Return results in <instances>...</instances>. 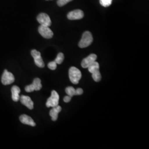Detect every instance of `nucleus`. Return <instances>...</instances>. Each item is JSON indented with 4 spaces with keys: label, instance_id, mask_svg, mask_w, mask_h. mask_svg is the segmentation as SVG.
Instances as JSON below:
<instances>
[{
    "label": "nucleus",
    "instance_id": "1",
    "mask_svg": "<svg viewBox=\"0 0 149 149\" xmlns=\"http://www.w3.org/2000/svg\"><path fill=\"white\" fill-rule=\"evenodd\" d=\"M93 37L91 32L86 31L82 34V37L79 43V46L81 48H85L90 46L93 42Z\"/></svg>",
    "mask_w": 149,
    "mask_h": 149
},
{
    "label": "nucleus",
    "instance_id": "2",
    "mask_svg": "<svg viewBox=\"0 0 149 149\" xmlns=\"http://www.w3.org/2000/svg\"><path fill=\"white\" fill-rule=\"evenodd\" d=\"M69 76L71 82L74 84H78L81 79L82 74L79 69L75 67H71L69 71Z\"/></svg>",
    "mask_w": 149,
    "mask_h": 149
},
{
    "label": "nucleus",
    "instance_id": "3",
    "mask_svg": "<svg viewBox=\"0 0 149 149\" xmlns=\"http://www.w3.org/2000/svg\"><path fill=\"white\" fill-rule=\"evenodd\" d=\"M59 94L55 91H52L51 96L49 98L46 103L47 107H54L59 105Z\"/></svg>",
    "mask_w": 149,
    "mask_h": 149
},
{
    "label": "nucleus",
    "instance_id": "4",
    "mask_svg": "<svg viewBox=\"0 0 149 149\" xmlns=\"http://www.w3.org/2000/svg\"><path fill=\"white\" fill-rule=\"evenodd\" d=\"M14 81V75L10 72L8 71L7 70H5L1 77V82L2 84L4 85H8L13 83Z\"/></svg>",
    "mask_w": 149,
    "mask_h": 149
},
{
    "label": "nucleus",
    "instance_id": "5",
    "mask_svg": "<svg viewBox=\"0 0 149 149\" xmlns=\"http://www.w3.org/2000/svg\"><path fill=\"white\" fill-rule=\"evenodd\" d=\"M31 55L32 57L34 58L35 64L38 67L40 68H43L44 67L45 64L41 56V54L39 52H38L37 50L33 49L31 51Z\"/></svg>",
    "mask_w": 149,
    "mask_h": 149
},
{
    "label": "nucleus",
    "instance_id": "6",
    "mask_svg": "<svg viewBox=\"0 0 149 149\" xmlns=\"http://www.w3.org/2000/svg\"><path fill=\"white\" fill-rule=\"evenodd\" d=\"M42 87L41 80L39 78H36L33 80L32 84L27 86L25 87V91L27 92H32L34 91H39Z\"/></svg>",
    "mask_w": 149,
    "mask_h": 149
},
{
    "label": "nucleus",
    "instance_id": "7",
    "mask_svg": "<svg viewBox=\"0 0 149 149\" xmlns=\"http://www.w3.org/2000/svg\"><path fill=\"white\" fill-rule=\"evenodd\" d=\"M38 32L43 38L46 39H50L53 37V32L48 26L40 25L38 28Z\"/></svg>",
    "mask_w": 149,
    "mask_h": 149
},
{
    "label": "nucleus",
    "instance_id": "8",
    "mask_svg": "<svg viewBox=\"0 0 149 149\" xmlns=\"http://www.w3.org/2000/svg\"><path fill=\"white\" fill-rule=\"evenodd\" d=\"M38 22L40 25L50 27L52 24V21L50 17L45 13H40L37 17Z\"/></svg>",
    "mask_w": 149,
    "mask_h": 149
},
{
    "label": "nucleus",
    "instance_id": "9",
    "mask_svg": "<svg viewBox=\"0 0 149 149\" xmlns=\"http://www.w3.org/2000/svg\"><path fill=\"white\" fill-rule=\"evenodd\" d=\"M84 16V12L81 10H75L68 13L67 17L70 20H77L82 19Z\"/></svg>",
    "mask_w": 149,
    "mask_h": 149
},
{
    "label": "nucleus",
    "instance_id": "10",
    "mask_svg": "<svg viewBox=\"0 0 149 149\" xmlns=\"http://www.w3.org/2000/svg\"><path fill=\"white\" fill-rule=\"evenodd\" d=\"M97 56L96 54H92L86 57L81 62V66L83 68H88L91 64H93L95 61H96Z\"/></svg>",
    "mask_w": 149,
    "mask_h": 149
},
{
    "label": "nucleus",
    "instance_id": "11",
    "mask_svg": "<svg viewBox=\"0 0 149 149\" xmlns=\"http://www.w3.org/2000/svg\"><path fill=\"white\" fill-rule=\"evenodd\" d=\"M19 100L22 104L27 107L29 109H33L34 108V103L29 96L22 95L20 97Z\"/></svg>",
    "mask_w": 149,
    "mask_h": 149
},
{
    "label": "nucleus",
    "instance_id": "12",
    "mask_svg": "<svg viewBox=\"0 0 149 149\" xmlns=\"http://www.w3.org/2000/svg\"><path fill=\"white\" fill-rule=\"evenodd\" d=\"M19 120L21 122L24 124L31 125L32 127H35L36 125V123L33 120L32 118L26 114H22L19 117Z\"/></svg>",
    "mask_w": 149,
    "mask_h": 149
},
{
    "label": "nucleus",
    "instance_id": "13",
    "mask_svg": "<svg viewBox=\"0 0 149 149\" xmlns=\"http://www.w3.org/2000/svg\"><path fill=\"white\" fill-rule=\"evenodd\" d=\"M61 111V107L60 106L54 107L49 112V115L53 121H56L58 118V114Z\"/></svg>",
    "mask_w": 149,
    "mask_h": 149
},
{
    "label": "nucleus",
    "instance_id": "14",
    "mask_svg": "<svg viewBox=\"0 0 149 149\" xmlns=\"http://www.w3.org/2000/svg\"><path fill=\"white\" fill-rule=\"evenodd\" d=\"M12 98L13 101L18 102L19 100V93L21 92V89L17 86H13L11 88Z\"/></svg>",
    "mask_w": 149,
    "mask_h": 149
},
{
    "label": "nucleus",
    "instance_id": "15",
    "mask_svg": "<svg viewBox=\"0 0 149 149\" xmlns=\"http://www.w3.org/2000/svg\"><path fill=\"white\" fill-rule=\"evenodd\" d=\"M99 69H100V65L98 64V63L96 61H95L88 68V71L91 74L93 73L94 72H96L97 71H98Z\"/></svg>",
    "mask_w": 149,
    "mask_h": 149
},
{
    "label": "nucleus",
    "instance_id": "16",
    "mask_svg": "<svg viewBox=\"0 0 149 149\" xmlns=\"http://www.w3.org/2000/svg\"><path fill=\"white\" fill-rule=\"evenodd\" d=\"M65 91H66V93L68 94V95L70 96L71 97H72L73 96L76 95V90L73 87H71V86L68 87L67 88H66Z\"/></svg>",
    "mask_w": 149,
    "mask_h": 149
},
{
    "label": "nucleus",
    "instance_id": "17",
    "mask_svg": "<svg viewBox=\"0 0 149 149\" xmlns=\"http://www.w3.org/2000/svg\"><path fill=\"white\" fill-rule=\"evenodd\" d=\"M92 76L93 79L96 82H100L101 80V74L100 72V70L97 71L96 72H94L93 73H92Z\"/></svg>",
    "mask_w": 149,
    "mask_h": 149
},
{
    "label": "nucleus",
    "instance_id": "18",
    "mask_svg": "<svg viewBox=\"0 0 149 149\" xmlns=\"http://www.w3.org/2000/svg\"><path fill=\"white\" fill-rule=\"evenodd\" d=\"M64 55L62 53H59L56 59L55 60V63L57 64H61L64 61Z\"/></svg>",
    "mask_w": 149,
    "mask_h": 149
},
{
    "label": "nucleus",
    "instance_id": "19",
    "mask_svg": "<svg viewBox=\"0 0 149 149\" xmlns=\"http://www.w3.org/2000/svg\"><path fill=\"white\" fill-rule=\"evenodd\" d=\"M100 2L102 6L107 7L112 4V0H100Z\"/></svg>",
    "mask_w": 149,
    "mask_h": 149
},
{
    "label": "nucleus",
    "instance_id": "20",
    "mask_svg": "<svg viewBox=\"0 0 149 149\" xmlns=\"http://www.w3.org/2000/svg\"><path fill=\"white\" fill-rule=\"evenodd\" d=\"M72 0H58L57 1V4L59 6V7H62L67 4L70 2L72 1Z\"/></svg>",
    "mask_w": 149,
    "mask_h": 149
},
{
    "label": "nucleus",
    "instance_id": "21",
    "mask_svg": "<svg viewBox=\"0 0 149 149\" xmlns=\"http://www.w3.org/2000/svg\"><path fill=\"white\" fill-rule=\"evenodd\" d=\"M48 66L49 69L52 70H55L57 68V64L55 63V61H51L48 64Z\"/></svg>",
    "mask_w": 149,
    "mask_h": 149
},
{
    "label": "nucleus",
    "instance_id": "22",
    "mask_svg": "<svg viewBox=\"0 0 149 149\" xmlns=\"http://www.w3.org/2000/svg\"><path fill=\"white\" fill-rule=\"evenodd\" d=\"M83 92H84L82 88H77L76 90V95H82L83 93Z\"/></svg>",
    "mask_w": 149,
    "mask_h": 149
},
{
    "label": "nucleus",
    "instance_id": "23",
    "mask_svg": "<svg viewBox=\"0 0 149 149\" xmlns=\"http://www.w3.org/2000/svg\"><path fill=\"white\" fill-rule=\"evenodd\" d=\"M71 97L70 96L68 95V96L64 97V101L65 102H66V103L69 102L71 101Z\"/></svg>",
    "mask_w": 149,
    "mask_h": 149
}]
</instances>
